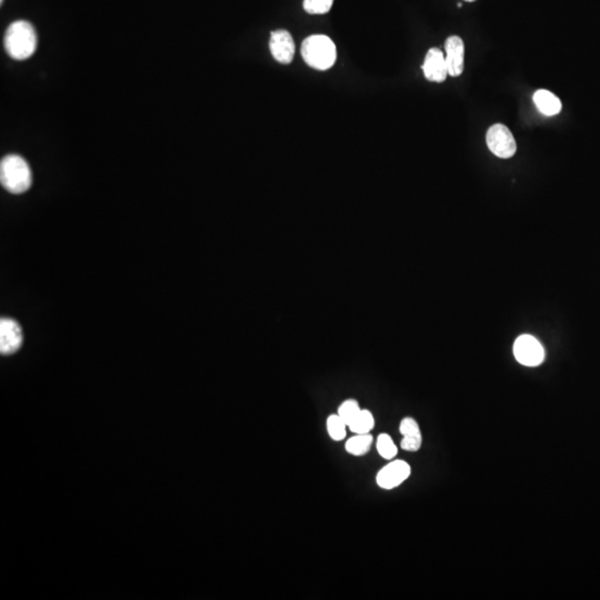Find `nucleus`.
Listing matches in <instances>:
<instances>
[{
	"mask_svg": "<svg viewBox=\"0 0 600 600\" xmlns=\"http://www.w3.org/2000/svg\"><path fill=\"white\" fill-rule=\"evenodd\" d=\"M373 442L374 437L371 434H357L347 440L345 447L350 455L364 456L371 450Z\"/></svg>",
	"mask_w": 600,
	"mask_h": 600,
	"instance_id": "obj_13",
	"label": "nucleus"
},
{
	"mask_svg": "<svg viewBox=\"0 0 600 600\" xmlns=\"http://www.w3.org/2000/svg\"><path fill=\"white\" fill-rule=\"evenodd\" d=\"M24 336L22 327L15 320L1 318L0 320V352L11 355L22 347Z\"/></svg>",
	"mask_w": 600,
	"mask_h": 600,
	"instance_id": "obj_8",
	"label": "nucleus"
},
{
	"mask_svg": "<svg viewBox=\"0 0 600 600\" xmlns=\"http://www.w3.org/2000/svg\"><path fill=\"white\" fill-rule=\"evenodd\" d=\"M534 101L538 110L546 116H555L559 114L563 108L561 99L549 90H537L534 94Z\"/></svg>",
	"mask_w": 600,
	"mask_h": 600,
	"instance_id": "obj_12",
	"label": "nucleus"
},
{
	"mask_svg": "<svg viewBox=\"0 0 600 600\" xmlns=\"http://www.w3.org/2000/svg\"><path fill=\"white\" fill-rule=\"evenodd\" d=\"M0 181L9 193H25L32 183L30 165L18 155L6 156L0 162Z\"/></svg>",
	"mask_w": 600,
	"mask_h": 600,
	"instance_id": "obj_2",
	"label": "nucleus"
},
{
	"mask_svg": "<svg viewBox=\"0 0 600 600\" xmlns=\"http://www.w3.org/2000/svg\"><path fill=\"white\" fill-rule=\"evenodd\" d=\"M333 0H304L305 11L312 15L327 13L333 7Z\"/></svg>",
	"mask_w": 600,
	"mask_h": 600,
	"instance_id": "obj_18",
	"label": "nucleus"
},
{
	"mask_svg": "<svg viewBox=\"0 0 600 600\" xmlns=\"http://www.w3.org/2000/svg\"><path fill=\"white\" fill-rule=\"evenodd\" d=\"M360 411L362 409H360L359 404L356 400H348L340 404L338 415L340 416L341 419L346 423L347 426H350L354 421L355 418L359 415Z\"/></svg>",
	"mask_w": 600,
	"mask_h": 600,
	"instance_id": "obj_17",
	"label": "nucleus"
},
{
	"mask_svg": "<svg viewBox=\"0 0 600 600\" xmlns=\"http://www.w3.org/2000/svg\"><path fill=\"white\" fill-rule=\"evenodd\" d=\"M4 0H0V3H3Z\"/></svg>",
	"mask_w": 600,
	"mask_h": 600,
	"instance_id": "obj_20",
	"label": "nucleus"
},
{
	"mask_svg": "<svg viewBox=\"0 0 600 600\" xmlns=\"http://www.w3.org/2000/svg\"><path fill=\"white\" fill-rule=\"evenodd\" d=\"M302 56L305 63L312 68L327 70L336 63V46L325 34H312L304 40Z\"/></svg>",
	"mask_w": 600,
	"mask_h": 600,
	"instance_id": "obj_3",
	"label": "nucleus"
},
{
	"mask_svg": "<svg viewBox=\"0 0 600 600\" xmlns=\"http://www.w3.org/2000/svg\"><path fill=\"white\" fill-rule=\"evenodd\" d=\"M513 355L519 364L527 367H537L545 359L544 347L532 335H521L516 339Z\"/></svg>",
	"mask_w": 600,
	"mask_h": 600,
	"instance_id": "obj_5",
	"label": "nucleus"
},
{
	"mask_svg": "<svg viewBox=\"0 0 600 600\" xmlns=\"http://www.w3.org/2000/svg\"><path fill=\"white\" fill-rule=\"evenodd\" d=\"M37 34L34 26L26 20H17L6 30V53L16 60H25L34 55L37 49Z\"/></svg>",
	"mask_w": 600,
	"mask_h": 600,
	"instance_id": "obj_1",
	"label": "nucleus"
},
{
	"mask_svg": "<svg viewBox=\"0 0 600 600\" xmlns=\"http://www.w3.org/2000/svg\"><path fill=\"white\" fill-rule=\"evenodd\" d=\"M270 53L281 64H291L295 56V43L293 36L287 30H276L270 34Z\"/></svg>",
	"mask_w": 600,
	"mask_h": 600,
	"instance_id": "obj_7",
	"label": "nucleus"
},
{
	"mask_svg": "<svg viewBox=\"0 0 600 600\" xmlns=\"http://www.w3.org/2000/svg\"><path fill=\"white\" fill-rule=\"evenodd\" d=\"M446 51V64H447L448 75L458 77L464 72L465 66V45L461 38L452 36L445 44Z\"/></svg>",
	"mask_w": 600,
	"mask_h": 600,
	"instance_id": "obj_10",
	"label": "nucleus"
},
{
	"mask_svg": "<svg viewBox=\"0 0 600 600\" xmlns=\"http://www.w3.org/2000/svg\"><path fill=\"white\" fill-rule=\"evenodd\" d=\"M348 427L355 434H371V431L375 427L373 414L369 410L362 409L359 415L355 418L354 421Z\"/></svg>",
	"mask_w": 600,
	"mask_h": 600,
	"instance_id": "obj_14",
	"label": "nucleus"
},
{
	"mask_svg": "<svg viewBox=\"0 0 600 600\" xmlns=\"http://www.w3.org/2000/svg\"><path fill=\"white\" fill-rule=\"evenodd\" d=\"M465 1H471V3H473V1H475V0H465Z\"/></svg>",
	"mask_w": 600,
	"mask_h": 600,
	"instance_id": "obj_19",
	"label": "nucleus"
},
{
	"mask_svg": "<svg viewBox=\"0 0 600 600\" xmlns=\"http://www.w3.org/2000/svg\"><path fill=\"white\" fill-rule=\"evenodd\" d=\"M346 425L339 415H331L327 419V430L333 440L340 442L346 437Z\"/></svg>",
	"mask_w": 600,
	"mask_h": 600,
	"instance_id": "obj_15",
	"label": "nucleus"
},
{
	"mask_svg": "<svg viewBox=\"0 0 600 600\" xmlns=\"http://www.w3.org/2000/svg\"><path fill=\"white\" fill-rule=\"evenodd\" d=\"M486 143L490 151L498 158H511L517 151L515 137L505 125H492V127L487 130Z\"/></svg>",
	"mask_w": 600,
	"mask_h": 600,
	"instance_id": "obj_4",
	"label": "nucleus"
},
{
	"mask_svg": "<svg viewBox=\"0 0 600 600\" xmlns=\"http://www.w3.org/2000/svg\"><path fill=\"white\" fill-rule=\"evenodd\" d=\"M411 469L404 460H395L392 463L385 466L377 473V485L383 490H394L404 483L410 476Z\"/></svg>",
	"mask_w": 600,
	"mask_h": 600,
	"instance_id": "obj_6",
	"label": "nucleus"
},
{
	"mask_svg": "<svg viewBox=\"0 0 600 600\" xmlns=\"http://www.w3.org/2000/svg\"><path fill=\"white\" fill-rule=\"evenodd\" d=\"M377 450H378L379 455L387 460L396 457L397 452H398L392 437L387 434L379 435L378 439H377Z\"/></svg>",
	"mask_w": 600,
	"mask_h": 600,
	"instance_id": "obj_16",
	"label": "nucleus"
},
{
	"mask_svg": "<svg viewBox=\"0 0 600 600\" xmlns=\"http://www.w3.org/2000/svg\"><path fill=\"white\" fill-rule=\"evenodd\" d=\"M421 68L426 79L429 82H442L449 76L444 53L438 48L429 49Z\"/></svg>",
	"mask_w": 600,
	"mask_h": 600,
	"instance_id": "obj_9",
	"label": "nucleus"
},
{
	"mask_svg": "<svg viewBox=\"0 0 600 600\" xmlns=\"http://www.w3.org/2000/svg\"><path fill=\"white\" fill-rule=\"evenodd\" d=\"M400 430L404 436L400 444L402 449L407 452H417L421 449L423 437L421 428L415 419L410 417L404 418L400 423Z\"/></svg>",
	"mask_w": 600,
	"mask_h": 600,
	"instance_id": "obj_11",
	"label": "nucleus"
}]
</instances>
